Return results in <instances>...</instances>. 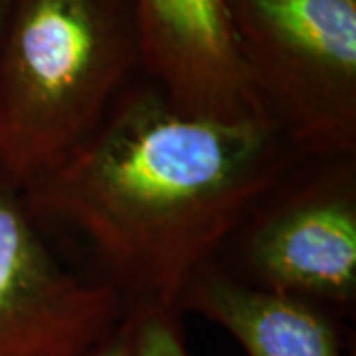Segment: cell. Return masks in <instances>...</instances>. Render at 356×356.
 I'll list each match as a JSON object with an SVG mask.
<instances>
[{"mask_svg":"<svg viewBox=\"0 0 356 356\" xmlns=\"http://www.w3.org/2000/svg\"><path fill=\"white\" fill-rule=\"evenodd\" d=\"M297 159L266 121L180 113L139 76L91 137L22 198L40 228L81 242L95 280L125 309L178 311L192 281Z\"/></svg>","mask_w":356,"mask_h":356,"instance_id":"cell-1","label":"cell"},{"mask_svg":"<svg viewBox=\"0 0 356 356\" xmlns=\"http://www.w3.org/2000/svg\"><path fill=\"white\" fill-rule=\"evenodd\" d=\"M140 76L129 0H13L0 48V175L26 191Z\"/></svg>","mask_w":356,"mask_h":356,"instance_id":"cell-2","label":"cell"},{"mask_svg":"<svg viewBox=\"0 0 356 356\" xmlns=\"http://www.w3.org/2000/svg\"><path fill=\"white\" fill-rule=\"evenodd\" d=\"M259 115L299 156L356 154V0H228Z\"/></svg>","mask_w":356,"mask_h":356,"instance_id":"cell-3","label":"cell"},{"mask_svg":"<svg viewBox=\"0 0 356 356\" xmlns=\"http://www.w3.org/2000/svg\"><path fill=\"white\" fill-rule=\"evenodd\" d=\"M216 266L254 289L353 317L356 154L299 156L248 210Z\"/></svg>","mask_w":356,"mask_h":356,"instance_id":"cell-4","label":"cell"},{"mask_svg":"<svg viewBox=\"0 0 356 356\" xmlns=\"http://www.w3.org/2000/svg\"><path fill=\"white\" fill-rule=\"evenodd\" d=\"M125 313L111 287L60 261L0 175V356H88Z\"/></svg>","mask_w":356,"mask_h":356,"instance_id":"cell-5","label":"cell"},{"mask_svg":"<svg viewBox=\"0 0 356 356\" xmlns=\"http://www.w3.org/2000/svg\"><path fill=\"white\" fill-rule=\"evenodd\" d=\"M129 4L139 42L140 76L156 86L177 111L214 121H264L236 54L228 0Z\"/></svg>","mask_w":356,"mask_h":356,"instance_id":"cell-6","label":"cell"},{"mask_svg":"<svg viewBox=\"0 0 356 356\" xmlns=\"http://www.w3.org/2000/svg\"><path fill=\"white\" fill-rule=\"evenodd\" d=\"M178 311L224 329L245 356H343V318L301 299L243 285L216 264L192 281Z\"/></svg>","mask_w":356,"mask_h":356,"instance_id":"cell-7","label":"cell"},{"mask_svg":"<svg viewBox=\"0 0 356 356\" xmlns=\"http://www.w3.org/2000/svg\"><path fill=\"white\" fill-rule=\"evenodd\" d=\"M125 317L131 337V356H192L182 329V315L175 309L131 307Z\"/></svg>","mask_w":356,"mask_h":356,"instance_id":"cell-8","label":"cell"},{"mask_svg":"<svg viewBox=\"0 0 356 356\" xmlns=\"http://www.w3.org/2000/svg\"><path fill=\"white\" fill-rule=\"evenodd\" d=\"M88 356H131V337H129L127 317L117 325L103 343H99Z\"/></svg>","mask_w":356,"mask_h":356,"instance_id":"cell-9","label":"cell"},{"mask_svg":"<svg viewBox=\"0 0 356 356\" xmlns=\"http://www.w3.org/2000/svg\"><path fill=\"white\" fill-rule=\"evenodd\" d=\"M10 4H13V0H0V48H2V38H4V28H6L8 13H10Z\"/></svg>","mask_w":356,"mask_h":356,"instance_id":"cell-10","label":"cell"}]
</instances>
